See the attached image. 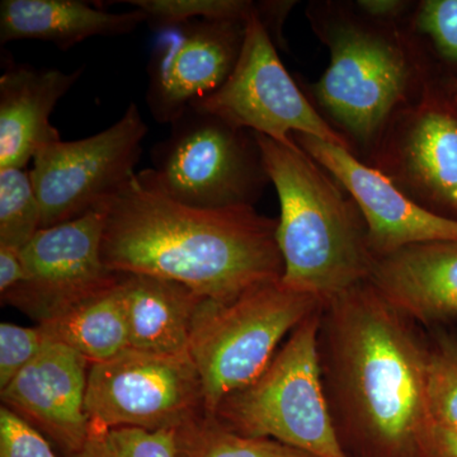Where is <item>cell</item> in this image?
Instances as JSON below:
<instances>
[{
    "label": "cell",
    "mask_w": 457,
    "mask_h": 457,
    "mask_svg": "<svg viewBox=\"0 0 457 457\" xmlns=\"http://www.w3.org/2000/svg\"><path fill=\"white\" fill-rule=\"evenodd\" d=\"M141 179L197 209L254 207L270 182L254 132L188 107L152 150Z\"/></svg>",
    "instance_id": "cell-7"
},
{
    "label": "cell",
    "mask_w": 457,
    "mask_h": 457,
    "mask_svg": "<svg viewBox=\"0 0 457 457\" xmlns=\"http://www.w3.org/2000/svg\"><path fill=\"white\" fill-rule=\"evenodd\" d=\"M451 87H453V92H455V95H457V79L453 80V83H451Z\"/></svg>",
    "instance_id": "cell-32"
},
{
    "label": "cell",
    "mask_w": 457,
    "mask_h": 457,
    "mask_svg": "<svg viewBox=\"0 0 457 457\" xmlns=\"http://www.w3.org/2000/svg\"><path fill=\"white\" fill-rule=\"evenodd\" d=\"M86 411L102 428L179 431L206 414L200 372L189 353L126 348L90 365Z\"/></svg>",
    "instance_id": "cell-8"
},
{
    "label": "cell",
    "mask_w": 457,
    "mask_h": 457,
    "mask_svg": "<svg viewBox=\"0 0 457 457\" xmlns=\"http://www.w3.org/2000/svg\"><path fill=\"white\" fill-rule=\"evenodd\" d=\"M380 26L337 18L320 33L330 62L314 86L315 96L333 121L365 145L383 137L409 106L418 77L404 37Z\"/></svg>",
    "instance_id": "cell-6"
},
{
    "label": "cell",
    "mask_w": 457,
    "mask_h": 457,
    "mask_svg": "<svg viewBox=\"0 0 457 457\" xmlns=\"http://www.w3.org/2000/svg\"><path fill=\"white\" fill-rule=\"evenodd\" d=\"M369 282L409 320L457 321V242L420 243L376 258Z\"/></svg>",
    "instance_id": "cell-17"
},
{
    "label": "cell",
    "mask_w": 457,
    "mask_h": 457,
    "mask_svg": "<svg viewBox=\"0 0 457 457\" xmlns=\"http://www.w3.org/2000/svg\"><path fill=\"white\" fill-rule=\"evenodd\" d=\"M189 107L284 145L296 144L294 134H305L345 149L351 147L341 132L312 106L287 73L275 42L257 14L246 22L242 53L227 82Z\"/></svg>",
    "instance_id": "cell-10"
},
{
    "label": "cell",
    "mask_w": 457,
    "mask_h": 457,
    "mask_svg": "<svg viewBox=\"0 0 457 457\" xmlns=\"http://www.w3.org/2000/svg\"><path fill=\"white\" fill-rule=\"evenodd\" d=\"M420 457H457V429L429 422L418 441Z\"/></svg>",
    "instance_id": "cell-29"
},
{
    "label": "cell",
    "mask_w": 457,
    "mask_h": 457,
    "mask_svg": "<svg viewBox=\"0 0 457 457\" xmlns=\"http://www.w3.org/2000/svg\"><path fill=\"white\" fill-rule=\"evenodd\" d=\"M38 326L50 342L62 343L78 352L90 365L112 359L129 348L121 279L108 290Z\"/></svg>",
    "instance_id": "cell-20"
},
{
    "label": "cell",
    "mask_w": 457,
    "mask_h": 457,
    "mask_svg": "<svg viewBox=\"0 0 457 457\" xmlns=\"http://www.w3.org/2000/svg\"><path fill=\"white\" fill-rule=\"evenodd\" d=\"M104 210L102 260L114 273L171 279L218 303L284 276L278 219L254 207L187 206L137 171Z\"/></svg>",
    "instance_id": "cell-2"
},
{
    "label": "cell",
    "mask_w": 457,
    "mask_h": 457,
    "mask_svg": "<svg viewBox=\"0 0 457 457\" xmlns=\"http://www.w3.org/2000/svg\"><path fill=\"white\" fill-rule=\"evenodd\" d=\"M417 31L449 62H457V0H427L414 17Z\"/></svg>",
    "instance_id": "cell-27"
},
{
    "label": "cell",
    "mask_w": 457,
    "mask_h": 457,
    "mask_svg": "<svg viewBox=\"0 0 457 457\" xmlns=\"http://www.w3.org/2000/svg\"><path fill=\"white\" fill-rule=\"evenodd\" d=\"M386 131L378 170L428 212L438 206L457 215L456 112L426 95L403 108Z\"/></svg>",
    "instance_id": "cell-14"
},
{
    "label": "cell",
    "mask_w": 457,
    "mask_h": 457,
    "mask_svg": "<svg viewBox=\"0 0 457 457\" xmlns=\"http://www.w3.org/2000/svg\"><path fill=\"white\" fill-rule=\"evenodd\" d=\"M26 279L27 273L21 260V251L0 246V295L4 296L11 293Z\"/></svg>",
    "instance_id": "cell-30"
},
{
    "label": "cell",
    "mask_w": 457,
    "mask_h": 457,
    "mask_svg": "<svg viewBox=\"0 0 457 457\" xmlns=\"http://www.w3.org/2000/svg\"><path fill=\"white\" fill-rule=\"evenodd\" d=\"M246 22L191 21L159 31L147 64L146 104L159 123H173L227 82L243 49Z\"/></svg>",
    "instance_id": "cell-12"
},
{
    "label": "cell",
    "mask_w": 457,
    "mask_h": 457,
    "mask_svg": "<svg viewBox=\"0 0 457 457\" xmlns=\"http://www.w3.org/2000/svg\"><path fill=\"white\" fill-rule=\"evenodd\" d=\"M357 4L365 16L381 23L392 22L395 18L402 16L409 3L400 0H360Z\"/></svg>",
    "instance_id": "cell-31"
},
{
    "label": "cell",
    "mask_w": 457,
    "mask_h": 457,
    "mask_svg": "<svg viewBox=\"0 0 457 457\" xmlns=\"http://www.w3.org/2000/svg\"><path fill=\"white\" fill-rule=\"evenodd\" d=\"M147 132L139 107L130 104L119 121L98 134L41 147L31 174L42 228L82 218L116 196L137 176Z\"/></svg>",
    "instance_id": "cell-9"
},
{
    "label": "cell",
    "mask_w": 457,
    "mask_h": 457,
    "mask_svg": "<svg viewBox=\"0 0 457 457\" xmlns=\"http://www.w3.org/2000/svg\"><path fill=\"white\" fill-rule=\"evenodd\" d=\"M139 9L155 31L191 21H237L248 22L258 12V3L245 0H128Z\"/></svg>",
    "instance_id": "cell-23"
},
{
    "label": "cell",
    "mask_w": 457,
    "mask_h": 457,
    "mask_svg": "<svg viewBox=\"0 0 457 457\" xmlns=\"http://www.w3.org/2000/svg\"><path fill=\"white\" fill-rule=\"evenodd\" d=\"M429 345L369 281L324 303L319 359L342 445L366 457H420L429 420Z\"/></svg>",
    "instance_id": "cell-1"
},
{
    "label": "cell",
    "mask_w": 457,
    "mask_h": 457,
    "mask_svg": "<svg viewBox=\"0 0 457 457\" xmlns=\"http://www.w3.org/2000/svg\"><path fill=\"white\" fill-rule=\"evenodd\" d=\"M321 309L295 328L257 380L222 400L216 420L240 435L272 438L317 457H350L324 389Z\"/></svg>",
    "instance_id": "cell-5"
},
{
    "label": "cell",
    "mask_w": 457,
    "mask_h": 457,
    "mask_svg": "<svg viewBox=\"0 0 457 457\" xmlns=\"http://www.w3.org/2000/svg\"><path fill=\"white\" fill-rule=\"evenodd\" d=\"M455 104H457V95H455Z\"/></svg>",
    "instance_id": "cell-33"
},
{
    "label": "cell",
    "mask_w": 457,
    "mask_h": 457,
    "mask_svg": "<svg viewBox=\"0 0 457 457\" xmlns=\"http://www.w3.org/2000/svg\"><path fill=\"white\" fill-rule=\"evenodd\" d=\"M254 135L281 206L282 281L324 303L369 281L376 257L353 198L296 144Z\"/></svg>",
    "instance_id": "cell-3"
},
{
    "label": "cell",
    "mask_w": 457,
    "mask_h": 457,
    "mask_svg": "<svg viewBox=\"0 0 457 457\" xmlns=\"http://www.w3.org/2000/svg\"><path fill=\"white\" fill-rule=\"evenodd\" d=\"M49 342L40 326L0 324V390L7 387Z\"/></svg>",
    "instance_id": "cell-26"
},
{
    "label": "cell",
    "mask_w": 457,
    "mask_h": 457,
    "mask_svg": "<svg viewBox=\"0 0 457 457\" xmlns=\"http://www.w3.org/2000/svg\"><path fill=\"white\" fill-rule=\"evenodd\" d=\"M104 210L41 228L21 249L27 279L2 302L36 319L38 324L119 284L122 273L102 260Z\"/></svg>",
    "instance_id": "cell-11"
},
{
    "label": "cell",
    "mask_w": 457,
    "mask_h": 457,
    "mask_svg": "<svg viewBox=\"0 0 457 457\" xmlns=\"http://www.w3.org/2000/svg\"><path fill=\"white\" fill-rule=\"evenodd\" d=\"M84 71L7 62L0 77V170L27 168L41 147L62 140L50 116Z\"/></svg>",
    "instance_id": "cell-16"
},
{
    "label": "cell",
    "mask_w": 457,
    "mask_h": 457,
    "mask_svg": "<svg viewBox=\"0 0 457 457\" xmlns=\"http://www.w3.org/2000/svg\"><path fill=\"white\" fill-rule=\"evenodd\" d=\"M75 457H180L179 431L89 425L88 438Z\"/></svg>",
    "instance_id": "cell-24"
},
{
    "label": "cell",
    "mask_w": 457,
    "mask_h": 457,
    "mask_svg": "<svg viewBox=\"0 0 457 457\" xmlns=\"http://www.w3.org/2000/svg\"><path fill=\"white\" fill-rule=\"evenodd\" d=\"M180 457H317L272 438L240 435L204 414L179 431Z\"/></svg>",
    "instance_id": "cell-21"
},
{
    "label": "cell",
    "mask_w": 457,
    "mask_h": 457,
    "mask_svg": "<svg viewBox=\"0 0 457 457\" xmlns=\"http://www.w3.org/2000/svg\"><path fill=\"white\" fill-rule=\"evenodd\" d=\"M41 228V206L31 170H0V246L21 251Z\"/></svg>",
    "instance_id": "cell-22"
},
{
    "label": "cell",
    "mask_w": 457,
    "mask_h": 457,
    "mask_svg": "<svg viewBox=\"0 0 457 457\" xmlns=\"http://www.w3.org/2000/svg\"><path fill=\"white\" fill-rule=\"evenodd\" d=\"M324 306L281 279L230 303L204 299L192 323L188 352L203 381L204 411L212 416L231 394L257 380L288 333Z\"/></svg>",
    "instance_id": "cell-4"
},
{
    "label": "cell",
    "mask_w": 457,
    "mask_h": 457,
    "mask_svg": "<svg viewBox=\"0 0 457 457\" xmlns=\"http://www.w3.org/2000/svg\"><path fill=\"white\" fill-rule=\"evenodd\" d=\"M0 457H56L49 442L16 411L0 408Z\"/></svg>",
    "instance_id": "cell-28"
},
{
    "label": "cell",
    "mask_w": 457,
    "mask_h": 457,
    "mask_svg": "<svg viewBox=\"0 0 457 457\" xmlns=\"http://www.w3.org/2000/svg\"><path fill=\"white\" fill-rule=\"evenodd\" d=\"M293 139L353 198L376 258L420 243L457 242L456 220L420 206L383 171L361 163L350 149L311 135L294 134Z\"/></svg>",
    "instance_id": "cell-13"
},
{
    "label": "cell",
    "mask_w": 457,
    "mask_h": 457,
    "mask_svg": "<svg viewBox=\"0 0 457 457\" xmlns=\"http://www.w3.org/2000/svg\"><path fill=\"white\" fill-rule=\"evenodd\" d=\"M429 420L457 429V342L442 338L429 347L427 365Z\"/></svg>",
    "instance_id": "cell-25"
},
{
    "label": "cell",
    "mask_w": 457,
    "mask_h": 457,
    "mask_svg": "<svg viewBox=\"0 0 457 457\" xmlns=\"http://www.w3.org/2000/svg\"><path fill=\"white\" fill-rule=\"evenodd\" d=\"M146 23L139 9L112 13L79 0H2L0 44L50 42L69 50L92 37L129 35Z\"/></svg>",
    "instance_id": "cell-18"
},
{
    "label": "cell",
    "mask_w": 457,
    "mask_h": 457,
    "mask_svg": "<svg viewBox=\"0 0 457 457\" xmlns=\"http://www.w3.org/2000/svg\"><path fill=\"white\" fill-rule=\"evenodd\" d=\"M129 347L163 354L189 353L192 323L204 297L187 286L147 275H123Z\"/></svg>",
    "instance_id": "cell-19"
},
{
    "label": "cell",
    "mask_w": 457,
    "mask_h": 457,
    "mask_svg": "<svg viewBox=\"0 0 457 457\" xmlns=\"http://www.w3.org/2000/svg\"><path fill=\"white\" fill-rule=\"evenodd\" d=\"M90 363L62 343L49 342L2 392L3 405L77 455L89 435L86 411Z\"/></svg>",
    "instance_id": "cell-15"
}]
</instances>
